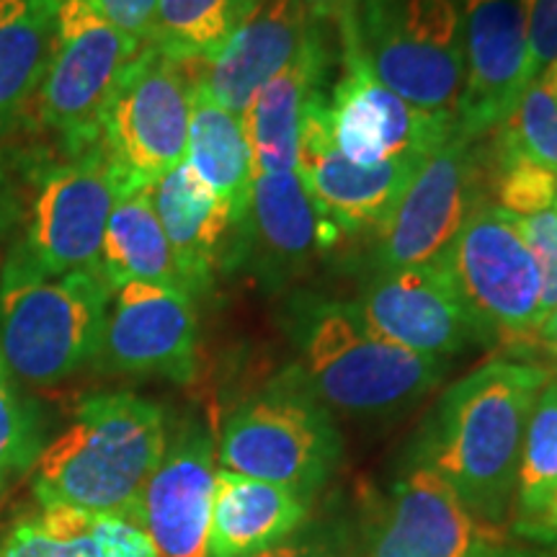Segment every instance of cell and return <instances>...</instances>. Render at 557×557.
<instances>
[{
    "label": "cell",
    "mask_w": 557,
    "mask_h": 557,
    "mask_svg": "<svg viewBox=\"0 0 557 557\" xmlns=\"http://www.w3.org/2000/svg\"><path fill=\"white\" fill-rule=\"evenodd\" d=\"M553 369L493 359L442 395L423 434L421 465L438 472L480 524L496 529L513 511L521 444Z\"/></svg>",
    "instance_id": "1"
},
{
    "label": "cell",
    "mask_w": 557,
    "mask_h": 557,
    "mask_svg": "<svg viewBox=\"0 0 557 557\" xmlns=\"http://www.w3.org/2000/svg\"><path fill=\"white\" fill-rule=\"evenodd\" d=\"M284 329L297 351L292 374L329 410L346 416H395L442 382L447 361L389 344L361 320L354 302L297 295Z\"/></svg>",
    "instance_id": "2"
},
{
    "label": "cell",
    "mask_w": 557,
    "mask_h": 557,
    "mask_svg": "<svg viewBox=\"0 0 557 557\" xmlns=\"http://www.w3.org/2000/svg\"><path fill=\"white\" fill-rule=\"evenodd\" d=\"M169 431L156 403L132 393L90 395L32 468L39 506L137 519L143 487L165 451Z\"/></svg>",
    "instance_id": "3"
},
{
    "label": "cell",
    "mask_w": 557,
    "mask_h": 557,
    "mask_svg": "<svg viewBox=\"0 0 557 557\" xmlns=\"http://www.w3.org/2000/svg\"><path fill=\"white\" fill-rule=\"evenodd\" d=\"M111 287L99 269L34 276L0 274V357L13 377L52 387L96 361Z\"/></svg>",
    "instance_id": "4"
},
{
    "label": "cell",
    "mask_w": 557,
    "mask_h": 557,
    "mask_svg": "<svg viewBox=\"0 0 557 557\" xmlns=\"http://www.w3.org/2000/svg\"><path fill=\"white\" fill-rule=\"evenodd\" d=\"M344 442L331 410L295 374L230 413L220 438V470L287 487L310 500L341 462Z\"/></svg>",
    "instance_id": "5"
},
{
    "label": "cell",
    "mask_w": 557,
    "mask_h": 557,
    "mask_svg": "<svg viewBox=\"0 0 557 557\" xmlns=\"http://www.w3.org/2000/svg\"><path fill=\"white\" fill-rule=\"evenodd\" d=\"M52 18L50 58L39 86V120L62 139L67 156L99 148L114 90L143 50L88 0H47Z\"/></svg>",
    "instance_id": "6"
},
{
    "label": "cell",
    "mask_w": 557,
    "mask_h": 557,
    "mask_svg": "<svg viewBox=\"0 0 557 557\" xmlns=\"http://www.w3.org/2000/svg\"><path fill=\"white\" fill-rule=\"evenodd\" d=\"M357 24L382 86L410 107L457 120L465 83L457 0H357Z\"/></svg>",
    "instance_id": "7"
},
{
    "label": "cell",
    "mask_w": 557,
    "mask_h": 557,
    "mask_svg": "<svg viewBox=\"0 0 557 557\" xmlns=\"http://www.w3.org/2000/svg\"><path fill=\"white\" fill-rule=\"evenodd\" d=\"M436 263L485 344H537L542 278L513 214L491 201L480 205Z\"/></svg>",
    "instance_id": "8"
},
{
    "label": "cell",
    "mask_w": 557,
    "mask_h": 557,
    "mask_svg": "<svg viewBox=\"0 0 557 557\" xmlns=\"http://www.w3.org/2000/svg\"><path fill=\"white\" fill-rule=\"evenodd\" d=\"M194 81L184 62L145 45L114 90L99 148L124 194L150 189L186 160Z\"/></svg>",
    "instance_id": "9"
},
{
    "label": "cell",
    "mask_w": 557,
    "mask_h": 557,
    "mask_svg": "<svg viewBox=\"0 0 557 557\" xmlns=\"http://www.w3.org/2000/svg\"><path fill=\"white\" fill-rule=\"evenodd\" d=\"M485 137H470L455 129L442 148L423 160L403 197L374 227L377 271L436 263L459 227L480 205H485Z\"/></svg>",
    "instance_id": "10"
},
{
    "label": "cell",
    "mask_w": 557,
    "mask_h": 557,
    "mask_svg": "<svg viewBox=\"0 0 557 557\" xmlns=\"http://www.w3.org/2000/svg\"><path fill=\"white\" fill-rule=\"evenodd\" d=\"M122 194V181L101 148L52 165L41 173L29 225L5 263L34 276L99 269L103 233Z\"/></svg>",
    "instance_id": "11"
},
{
    "label": "cell",
    "mask_w": 557,
    "mask_h": 557,
    "mask_svg": "<svg viewBox=\"0 0 557 557\" xmlns=\"http://www.w3.org/2000/svg\"><path fill=\"white\" fill-rule=\"evenodd\" d=\"M344 75L329 101V129L336 150L357 165H380L406 156H431L457 129L455 116L410 107L369 67L359 41L357 13L336 26Z\"/></svg>",
    "instance_id": "12"
},
{
    "label": "cell",
    "mask_w": 557,
    "mask_h": 557,
    "mask_svg": "<svg viewBox=\"0 0 557 557\" xmlns=\"http://www.w3.org/2000/svg\"><path fill=\"white\" fill-rule=\"evenodd\" d=\"M197 351L199 320L189 292L129 282L111 295L94 364L109 374L191 382Z\"/></svg>",
    "instance_id": "13"
},
{
    "label": "cell",
    "mask_w": 557,
    "mask_h": 557,
    "mask_svg": "<svg viewBox=\"0 0 557 557\" xmlns=\"http://www.w3.org/2000/svg\"><path fill=\"white\" fill-rule=\"evenodd\" d=\"M534 0H465V83L457 129L485 137L498 129L532 83L529 16Z\"/></svg>",
    "instance_id": "14"
},
{
    "label": "cell",
    "mask_w": 557,
    "mask_h": 557,
    "mask_svg": "<svg viewBox=\"0 0 557 557\" xmlns=\"http://www.w3.org/2000/svg\"><path fill=\"white\" fill-rule=\"evenodd\" d=\"M354 308L377 336L421 357L444 359L485 344L438 263L377 271Z\"/></svg>",
    "instance_id": "15"
},
{
    "label": "cell",
    "mask_w": 557,
    "mask_h": 557,
    "mask_svg": "<svg viewBox=\"0 0 557 557\" xmlns=\"http://www.w3.org/2000/svg\"><path fill=\"white\" fill-rule=\"evenodd\" d=\"M214 480L212 434L199 421H184L165 442L137 504V521L158 557H207Z\"/></svg>",
    "instance_id": "16"
},
{
    "label": "cell",
    "mask_w": 557,
    "mask_h": 557,
    "mask_svg": "<svg viewBox=\"0 0 557 557\" xmlns=\"http://www.w3.org/2000/svg\"><path fill=\"white\" fill-rule=\"evenodd\" d=\"M429 156H406L380 165H357L336 150L329 129V101L312 96L302 120L297 173L312 199L341 230L377 227L403 197Z\"/></svg>",
    "instance_id": "17"
},
{
    "label": "cell",
    "mask_w": 557,
    "mask_h": 557,
    "mask_svg": "<svg viewBox=\"0 0 557 557\" xmlns=\"http://www.w3.org/2000/svg\"><path fill=\"white\" fill-rule=\"evenodd\" d=\"M238 230L240 246L263 282L282 287L333 246L341 227L312 199L302 176L287 171L256 173Z\"/></svg>",
    "instance_id": "18"
},
{
    "label": "cell",
    "mask_w": 557,
    "mask_h": 557,
    "mask_svg": "<svg viewBox=\"0 0 557 557\" xmlns=\"http://www.w3.org/2000/svg\"><path fill=\"white\" fill-rule=\"evenodd\" d=\"M491 532L447 480L418 465L389 493L369 557H480L496 542Z\"/></svg>",
    "instance_id": "19"
},
{
    "label": "cell",
    "mask_w": 557,
    "mask_h": 557,
    "mask_svg": "<svg viewBox=\"0 0 557 557\" xmlns=\"http://www.w3.org/2000/svg\"><path fill=\"white\" fill-rule=\"evenodd\" d=\"M318 21L302 0H261L246 24L207 62H184L194 86L240 120L261 88L308 45Z\"/></svg>",
    "instance_id": "20"
},
{
    "label": "cell",
    "mask_w": 557,
    "mask_h": 557,
    "mask_svg": "<svg viewBox=\"0 0 557 557\" xmlns=\"http://www.w3.org/2000/svg\"><path fill=\"white\" fill-rule=\"evenodd\" d=\"M150 199L176 259V269L191 297L205 295L214 282L227 233L230 209L201 181L191 165L181 163L150 186Z\"/></svg>",
    "instance_id": "21"
},
{
    "label": "cell",
    "mask_w": 557,
    "mask_h": 557,
    "mask_svg": "<svg viewBox=\"0 0 557 557\" xmlns=\"http://www.w3.org/2000/svg\"><path fill=\"white\" fill-rule=\"evenodd\" d=\"M329 52L323 34L312 32L308 45L282 73L274 75L243 116L256 173L297 171L305 109L320 90Z\"/></svg>",
    "instance_id": "22"
},
{
    "label": "cell",
    "mask_w": 557,
    "mask_h": 557,
    "mask_svg": "<svg viewBox=\"0 0 557 557\" xmlns=\"http://www.w3.org/2000/svg\"><path fill=\"white\" fill-rule=\"evenodd\" d=\"M308 519V500L287 487L218 470L207 557H248L284 545Z\"/></svg>",
    "instance_id": "23"
},
{
    "label": "cell",
    "mask_w": 557,
    "mask_h": 557,
    "mask_svg": "<svg viewBox=\"0 0 557 557\" xmlns=\"http://www.w3.org/2000/svg\"><path fill=\"white\" fill-rule=\"evenodd\" d=\"M186 163L225 201L233 227H238L256 178L246 124L199 86H194Z\"/></svg>",
    "instance_id": "24"
},
{
    "label": "cell",
    "mask_w": 557,
    "mask_h": 557,
    "mask_svg": "<svg viewBox=\"0 0 557 557\" xmlns=\"http://www.w3.org/2000/svg\"><path fill=\"white\" fill-rule=\"evenodd\" d=\"M99 271L111 292L129 282L186 289L160 225L150 189L122 194L103 233Z\"/></svg>",
    "instance_id": "25"
},
{
    "label": "cell",
    "mask_w": 557,
    "mask_h": 557,
    "mask_svg": "<svg viewBox=\"0 0 557 557\" xmlns=\"http://www.w3.org/2000/svg\"><path fill=\"white\" fill-rule=\"evenodd\" d=\"M50 41L47 0H0V135L16 127L39 94Z\"/></svg>",
    "instance_id": "26"
},
{
    "label": "cell",
    "mask_w": 557,
    "mask_h": 557,
    "mask_svg": "<svg viewBox=\"0 0 557 557\" xmlns=\"http://www.w3.org/2000/svg\"><path fill=\"white\" fill-rule=\"evenodd\" d=\"M259 5L261 0H156L148 45L176 62H207Z\"/></svg>",
    "instance_id": "27"
},
{
    "label": "cell",
    "mask_w": 557,
    "mask_h": 557,
    "mask_svg": "<svg viewBox=\"0 0 557 557\" xmlns=\"http://www.w3.org/2000/svg\"><path fill=\"white\" fill-rule=\"evenodd\" d=\"M557 496V372L542 387L532 416H529L524 444H521L517 493V532L537 542L547 511Z\"/></svg>",
    "instance_id": "28"
},
{
    "label": "cell",
    "mask_w": 557,
    "mask_h": 557,
    "mask_svg": "<svg viewBox=\"0 0 557 557\" xmlns=\"http://www.w3.org/2000/svg\"><path fill=\"white\" fill-rule=\"evenodd\" d=\"M487 194H493L491 205L513 214V218H532L547 212L557 199V169L540 160L511 152L493 143L487 135Z\"/></svg>",
    "instance_id": "29"
},
{
    "label": "cell",
    "mask_w": 557,
    "mask_h": 557,
    "mask_svg": "<svg viewBox=\"0 0 557 557\" xmlns=\"http://www.w3.org/2000/svg\"><path fill=\"white\" fill-rule=\"evenodd\" d=\"M94 513L70 506H41L37 517L21 519L5 537L3 557H94Z\"/></svg>",
    "instance_id": "30"
},
{
    "label": "cell",
    "mask_w": 557,
    "mask_h": 557,
    "mask_svg": "<svg viewBox=\"0 0 557 557\" xmlns=\"http://www.w3.org/2000/svg\"><path fill=\"white\" fill-rule=\"evenodd\" d=\"M491 137L500 148L557 169V88L553 83L542 75L529 83L517 109Z\"/></svg>",
    "instance_id": "31"
},
{
    "label": "cell",
    "mask_w": 557,
    "mask_h": 557,
    "mask_svg": "<svg viewBox=\"0 0 557 557\" xmlns=\"http://www.w3.org/2000/svg\"><path fill=\"white\" fill-rule=\"evenodd\" d=\"M37 410L18 393L16 377L0 357V485L29 472L41 455Z\"/></svg>",
    "instance_id": "32"
},
{
    "label": "cell",
    "mask_w": 557,
    "mask_h": 557,
    "mask_svg": "<svg viewBox=\"0 0 557 557\" xmlns=\"http://www.w3.org/2000/svg\"><path fill=\"white\" fill-rule=\"evenodd\" d=\"M517 225L524 235L534 261H537L542 278V323L549 312L557 310V214L553 209L532 214V218H517Z\"/></svg>",
    "instance_id": "33"
},
{
    "label": "cell",
    "mask_w": 557,
    "mask_h": 557,
    "mask_svg": "<svg viewBox=\"0 0 557 557\" xmlns=\"http://www.w3.org/2000/svg\"><path fill=\"white\" fill-rule=\"evenodd\" d=\"M90 545L94 557H158L150 534L127 513H94Z\"/></svg>",
    "instance_id": "34"
},
{
    "label": "cell",
    "mask_w": 557,
    "mask_h": 557,
    "mask_svg": "<svg viewBox=\"0 0 557 557\" xmlns=\"http://www.w3.org/2000/svg\"><path fill=\"white\" fill-rule=\"evenodd\" d=\"M557 62V0H534L529 16V70L532 81Z\"/></svg>",
    "instance_id": "35"
},
{
    "label": "cell",
    "mask_w": 557,
    "mask_h": 557,
    "mask_svg": "<svg viewBox=\"0 0 557 557\" xmlns=\"http://www.w3.org/2000/svg\"><path fill=\"white\" fill-rule=\"evenodd\" d=\"M103 18L132 39L148 45L156 21V0H88Z\"/></svg>",
    "instance_id": "36"
},
{
    "label": "cell",
    "mask_w": 557,
    "mask_h": 557,
    "mask_svg": "<svg viewBox=\"0 0 557 557\" xmlns=\"http://www.w3.org/2000/svg\"><path fill=\"white\" fill-rule=\"evenodd\" d=\"M287 557H357L354 547L348 545L344 534H338L336 529L329 532H310V537L289 545Z\"/></svg>",
    "instance_id": "37"
},
{
    "label": "cell",
    "mask_w": 557,
    "mask_h": 557,
    "mask_svg": "<svg viewBox=\"0 0 557 557\" xmlns=\"http://www.w3.org/2000/svg\"><path fill=\"white\" fill-rule=\"evenodd\" d=\"M302 5L318 24L331 21L338 26L341 21L357 13V0H302Z\"/></svg>",
    "instance_id": "38"
},
{
    "label": "cell",
    "mask_w": 557,
    "mask_h": 557,
    "mask_svg": "<svg viewBox=\"0 0 557 557\" xmlns=\"http://www.w3.org/2000/svg\"><path fill=\"white\" fill-rule=\"evenodd\" d=\"M480 557H557V545H498L493 542Z\"/></svg>",
    "instance_id": "39"
},
{
    "label": "cell",
    "mask_w": 557,
    "mask_h": 557,
    "mask_svg": "<svg viewBox=\"0 0 557 557\" xmlns=\"http://www.w3.org/2000/svg\"><path fill=\"white\" fill-rule=\"evenodd\" d=\"M18 218V205L13 197L11 181L5 176L3 163H0V235H5L13 227V222Z\"/></svg>",
    "instance_id": "40"
},
{
    "label": "cell",
    "mask_w": 557,
    "mask_h": 557,
    "mask_svg": "<svg viewBox=\"0 0 557 557\" xmlns=\"http://www.w3.org/2000/svg\"><path fill=\"white\" fill-rule=\"evenodd\" d=\"M537 344L557 359V310L549 312V315L545 318V323L540 325Z\"/></svg>",
    "instance_id": "41"
},
{
    "label": "cell",
    "mask_w": 557,
    "mask_h": 557,
    "mask_svg": "<svg viewBox=\"0 0 557 557\" xmlns=\"http://www.w3.org/2000/svg\"><path fill=\"white\" fill-rule=\"evenodd\" d=\"M540 545H557V496L553 498V506H549L545 527H542L540 534Z\"/></svg>",
    "instance_id": "42"
},
{
    "label": "cell",
    "mask_w": 557,
    "mask_h": 557,
    "mask_svg": "<svg viewBox=\"0 0 557 557\" xmlns=\"http://www.w3.org/2000/svg\"><path fill=\"white\" fill-rule=\"evenodd\" d=\"M287 553H289V545H278V547L263 549V553H256V555H248V557H287Z\"/></svg>",
    "instance_id": "43"
},
{
    "label": "cell",
    "mask_w": 557,
    "mask_h": 557,
    "mask_svg": "<svg viewBox=\"0 0 557 557\" xmlns=\"http://www.w3.org/2000/svg\"><path fill=\"white\" fill-rule=\"evenodd\" d=\"M542 78H545L547 83H553V86L557 88V62H555V65H549L547 70H542Z\"/></svg>",
    "instance_id": "44"
},
{
    "label": "cell",
    "mask_w": 557,
    "mask_h": 557,
    "mask_svg": "<svg viewBox=\"0 0 557 557\" xmlns=\"http://www.w3.org/2000/svg\"><path fill=\"white\" fill-rule=\"evenodd\" d=\"M553 212H555V214H557V199H555V207H553Z\"/></svg>",
    "instance_id": "45"
},
{
    "label": "cell",
    "mask_w": 557,
    "mask_h": 557,
    "mask_svg": "<svg viewBox=\"0 0 557 557\" xmlns=\"http://www.w3.org/2000/svg\"><path fill=\"white\" fill-rule=\"evenodd\" d=\"M3 491H5V487H3V485H0V496H3Z\"/></svg>",
    "instance_id": "46"
},
{
    "label": "cell",
    "mask_w": 557,
    "mask_h": 557,
    "mask_svg": "<svg viewBox=\"0 0 557 557\" xmlns=\"http://www.w3.org/2000/svg\"><path fill=\"white\" fill-rule=\"evenodd\" d=\"M0 557H3V555H0Z\"/></svg>",
    "instance_id": "47"
}]
</instances>
